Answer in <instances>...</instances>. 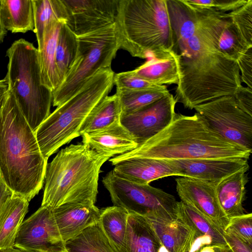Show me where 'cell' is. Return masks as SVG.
Masks as SVG:
<instances>
[{"mask_svg": "<svg viewBox=\"0 0 252 252\" xmlns=\"http://www.w3.org/2000/svg\"><path fill=\"white\" fill-rule=\"evenodd\" d=\"M176 103L174 96L169 93L136 112L122 114L121 123L139 145L170 124L176 113Z\"/></svg>", "mask_w": 252, "mask_h": 252, "instance_id": "13", "label": "cell"}, {"mask_svg": "<svg viewBox=\"0 0 252 252\" xmlns=\"http://www.w3.org/2000/svg\"><path fill=\"white\" fill-rule=\"evenodd\" d=\"M0 179H1V178H0Z\"/></svg>", "mask_w": 252, "mask_h": 252, "instance_id": "50", "label": "cell"}, {"mask_svg": "<svg viewBox=\"0 0 252 252\" xmlns=\"http://www.w3.org/2000/svg\"><path fill=\"white\" fill-rule=\"evenodd\" d=\"M186 1L200 9H212L226 13L233 11L246 3L248 0H185Z\"/></svg>", "mask_w": 252, "mask_h": 252, "instance_id": "38", "label": "cell"}, {"mask_svg": "<svg viewBox=\"0 0 252 252\" xmlns=\"http://www.w3.org/2000/svg\"><path fill=\"white\" fill-rule=\"evenodd\" d=\"M115 24L120 49L132 57L158 58L173 50L166 0H119Z\"/></svg>", "mask_w": 252, "mask_h": 252, "instance_id": "5", "label": "cell"}, {"mask_svg": "<svg viewBox=\"0 0 252 252\" xmlns=\"http://www.w3.org/2000/svg\"><path fill=\"white\" fill-rule=\"evenodd\" d=\"M8 86L6 79L0 80V108L8 92Z\"/></svg>", "mask_w": 252, "mask_h": 252, "instance_id": "44", "label": "cell"}, {"mask_svg": "<svg viewBox=\"0 0 252 252\" xmlns=\"http://www.w3.org/2000/svg\"><path fill=\"white\" fill-rule=\"evenodd\" d=\"M66 252L65 251H63V252Z\"/></svg>", "mask_w": 252, "mask_h": 252, "instance_id": "49", "label": "cell"}, {"mask_svg": "<svg viewBox=\"0 0 252 252\" xmlns=\"http://www.w3.org/2000/svg\"><path fill=\"white\" fill-rule=\"evenodd\" d=\"M114 84L118 89L126 90L158 89L165 86L158 85L139 78L134 75L131 70L115 74Z\"/></svg>", "mask_w": 252, "mask_h": 252, "instance_id": "36", "label": "cell"}, {"mask_svg": "<svg viewBox=\"0 0 252 252\" xmlns=\"http://www.w3.org/2000/svg\"><path fill=\"white\" fill-rule=\"evenodd\" d=\"M144 217L169 252H184L189 243L198 238L195 230L177 214L173 219Z\"/></svg>", "mask_w": 252, "mask_h": 252, "instance_id": "19", "label": "cell"}, {"mask_svg": "<svg viewBox=\"0 0 252 252\" xmlns=\"http://www.w3.org/2000/svg\"><path fill=\"white\" fill-rule=\"evenodd\" d=\"M100 211L98 223L118 252L125 241L129 213L124 208L116 206Z\"/></svg>", "mask_w": 252, "mask_h": 252, "instance_id": "31", "label": "cell"}, {"mask_svg": "<svg viewBox=\"0 0 252 252\" xmlns=\"http://www.w3.org/2000/svg\"><path fill=\"white\" fill-rule=\"evenodd\" d=\"M14 247L26 252L65 251L52 209L41 207L24 220L17 235Z\"/></svg>", "mask_w": 252, "mask_h": 252, "instance_id": "11", "label": "cell"}, {"mask_svg": "<svg viewBox=\"0 0 252 252\" xmlns=\"http://www.w3.org/2000/svg\"><path fill=\"white\" fill-rule=\"evenodd\" d=\"M6 32L7 31L3 28L0 20V44L3 42Z\"/></svg>", "mask_w": 252, "mask_h": 252, "instance_id": "45", "label": "cell"}, {"mask_svg": "<svg viewBox=\"0 0 252 252\" xmlns=\"http://www.w3.org/2000/svg\"><path fill=\"white\" fill-rule=\"evenodd\" d=\"M77 51V35L64 22L60 30L56 50V65L61 83L72 66Z\"/></svg>", "mask_w": 252, "mask_h": 252, "instance_id": "32", "label": "cell"}, {"mask_svg": "<svg viewBox=\"0 0 252 252\" xmlns=\"http://www.w3.org/2000/svg\"><path fill=\"white\" fill-rule=\"evenodd\" d=\"M249 47L229 19L219 40V51L229 59L237 61Z\"/></svg>", "mask_w": 252, "mask_h": 252, "instance_id": "34", "label": "cell"}, {"mask_svg": "<svg viewBox=\"0 0 252 252\" xmlns=\"http://www.w3.org/2000/svg\"><path fill=\"white\" fill-rule=\"evenodd\" d=\"M248 159L243 158H204L165 160L174 169L176 176L218 183L247 167Z\"/></svg>", "mask_w": 252, "mask_h": 252, "instance_id": "15", "label": "cell"}, {"mask_svg": "<svg viewBox=\"0 0 252 252\" xmlns=\"http://www.w3.org/2000/svg\"><path fill=\"white\" fill-rule=\"evenodd\" d=\"M66 252H117L101 229L98 221L64 243Z\"/></svg>", "mask_w": 252, "mask_h": 252, "instance_id": "30", "label": "cell"}, {"mask_svg": "<svg viewBox=\"0 0 252 252\" xmlns=\"http://www.w3.org/2000/svg\"><path fill=\"white\" fill-rule=\"evenodd\" d=\"M114 206L122 207L129 214L176 218L177 202L175 197L163 190L148 185H140L124 179L113 170L103 178Z\"/></svg>", "mask_w": 252, "mask_h": 252, "instance_id": "9", "label": "cell"}, {"mask_svg": "<svg viewBox=\"0 0 252 252\" xmlns=\"http://www.w3.org/2000/svg\"><path fill=\"white\" fill-rule=\"evenodd\" d=\"M0 20L3 28L12 33L33 31L32 0H0Z\"/></svg>", "mask_w": 252, "mask_h": 252, "instance_id": "26", "label": "cell"}, {"mask_svg": "<svg viewBox=\"0 0 252 252\" xmlns=\"http://www.w3.org/2000/svg\"><path fill=\"white\" fill-rule=\"evenodd\" d=\"M64 20L53 22L46 29L42 48L38 51V59L42 84L53 93L61 85L56 62V50L59 34Z\"/></svg>", "mask_w": 252, "mask_h": 252, "instance_id": "24", "label": "cell"}, {"mask_svg": "<svg viewBox=\"0 0 252 252\" xmlns=\"http://www.w3.org/2000/svg\"><path fill=\"white\" fill-rule=\"evenodd\" d=\"M198 9L195 32L178 55L179 83L174 96L176 102L190 110L220 97L233 95L242 86L237 61L218 49L220 36L229 20L227 13Z\"/></svg>", "mask_w": 252, "mask_h": 252, "instance_id": "1", "label": "cell"}, {"mask_svg": "<svg viewBox=\"0 0 252 252\" xmlns=\"http://www.w3.org/2000/svg\"><path fill=\"white\" fill-rule=\"evenodd\" d=\"M81 136L83 143L109 158L129 152L138 146L135 138L121 121L102 130Z\"/></svg>", "mask_w": 252, "mask_h": 252, "instance_id": "17", "label": "cell"}, {"mask_svg": "<svg viewBox=\"0 0 252 252\" xmlns=\"http://www.w3.org/2000/svg\"><path fill=\"white\" fill-rule=\"evenodd\" d=\"M198 252H233L227 244L208 245L199 249Z\"/></svg>", "mask_w": 252, "mask_h": 252, "instance_id": "42", "label": "cell"}, {"mask_svg": "<svg viewBox=\"0 0 252 252\" xmlns=\"http://www.w3.org/2000/svg\"><path fill=\"white\" fill-rule=\"evenodd\" d=\"M241 73V82L252 89V46L249 47L237 61Z\"/></svg>", "mask_w": 252, "mask_h": 252, "instance_id": "39", "label": "cell"}, {"mask_svg": "<svg viewBox=\"0 0 252 252\" xmlns=\"http://www.w3.org/2000/svg\"><path fill=\"white\" fill-rule=\"evenodd\" d=\"M194 109L216 133L252 151V116L239 107L233 95L220 97Z\"/></svg>", "mask_w": 252, "mask_h": 252, "instance_id": "10", "label": "cell"}, {"mask_svg": "<svg viewBox=\"0 0 252 252\" xmlns=\"http://www.w3.org/2000/svg\"><path fill=\"white\" fill-rule=\"evenodd\" d=\"M233 96L239 107L252 116V89L242 85Z\"/></svg>", "mask_w": 252, "mask_h": 252, "instance_id": "40", "label": "cell"}, {"mask_svg": "<svg viewBox=\"0 0 252 252\" xmlns=\"http://www.w3.org/2000/svg\"><path fill=\"white\" fill-rule=\"evenodd\" d=\"M198 250H199V249H197L195 251V252H198Z\"/></svg>", "mask_w": 252, "mask_h": 252, "instance_id": "48", "label": "cell"}, {"mask_svg": "<svg viewBox=\"0 0 252 252\" xmlns=\"http://www.w3.org/2000/svg\"><path fill=\"white\" fill-rule=\"evenodd\" d=\"M66 24L77 36L115 23L119 0H63Z\"/></svg>", "mask_w": 252, "mask_h": 252, "instance_id": "12", "label": "cell"}, {"mask_svg": "<svg viewBox=\"0 0 252 252\" xmlns=\"http://www.w3.org/2000/svg\"><path fill=\"white\" fill-rule=\"evenodd\" d=\"M114 72L102 68L88 79L69 99L50 113L34 131L43 157L48 158L80 135V129L93 109L110 92Z\"/></svg>", "mask_w": 252, "mask_h": 252, "instance_id": "6", "label": "cell"}, {"mask_svg": "<svg viewBox=\"0 0 252 252\" xmlns=\"http://www.w3.org/2000/svg\"><path fill=\"white\" fill-rule=\"evenodd\" d=\"M224 237L227 244L233 252H252V246L241 239L231 229L226 228Z\"/></svg>", "mask_w": 252, "mask_h": 252, "instance_id": "41", "label": "cell"}, {"mask_svg": "<svg viewBox=\"0 0 252 252\" xmlns=\"http://www.w3.org/2000/svg\"><path fill=\"white\" fill-rule=\"evenodd\" d=\"M122 114L117 94L106 96L88 116L80 129V135L102 130L120 121Z\"/></svg>", "mask_w": 252, "mask_h": 252, "instance_id": "28", "label": "cell"}, {"mask_svg": "<svg viewBox=\"0 0 252 252\" xmlns=\"http://www.w3.org/2000/svg\"><path fill=\"white\" fill-rule=\"evenodd\" d=\"M77 38L78 51L73 64L53 93L54 106L69 99L98 70L110 67L120 49L115 23Z\"/></svg>", "mask_w": 252, "mask_h": 252, "instance_id": "8", "label": "cell"}, {"mask_svg": "<svg viewBox=\"0 0 252 252\" xmlns=\"http://www.w3.org/2000/svg\"><path fill=\"white\" fill-rule=\"evenodd\" d=\"M176 214L195 230L196 236L203 244H227L223 229L182 201L177 202Z\"/></svg>", "mask_w": 252, "mask_h": 252, "instance_id": "27", "label": "cell"}, {"mask_svg": "<svg viewBox=\"0 0 252 252\" xmlns=\"http://www.w3.org/2000/svg\"><path fill=\"white\" fill-rule=\"evenodd\" d=\"M48 159L8 92L0 108V176L13 194L30 201L42 189Z\"/></svg>", "mask_w": 252, "mask_h": 252, "instance_id": "2", "label": "cell"}, {"mask_svg": "<svg viewBox=\"0 0 252 252\" xmlns=\"http://www.w3.org/2000/svg\"><path fill=\"white\" fill-rule=\"evenodd\" d=\"M112 170L118 176L140 185L176 176L173 167L165 160L146 158H132L121 161Z\"/></svg>", "mask_w": 252, "mask_h": 252, "instance_id": "18", "label": "cell"}, {"mask_svg": "<svg viewBox=\"0 0 252 252\" xmlns=\"http://www.w3.org/2000/svg\"><path fill=\"white\" fill-rule=\"evenodd\" d=\"M0 252H26L17 248H10L0 250Z\"/></svg>", "mask_w": 252, "mask_h": 252, "instance_id": "47", "label": "cell"}, {"mask_svg": "<svg viewBox=\"0 0 252 252\" xmlns=\"http://www.w3.org/2000/svg\"><path fill=\"white\" fill-rule=\"evenodd\" d=\"M132 72L143 79L162 86L178 84V55L171 51L161 57H152Z\"/></svg>", "mask_w": 252, "mask_h": 252, "instance_id": "25", "label": "cell"}, {"mask_svg": "<svg viewBox=\"0 0 252 252\" xmlns=\"http://www.w3.org/2000/svg\"><path fill=\"white\" fill-rule=\"evenodd\" d=\"M244 167L219 182L216 193L220 206L225 216L230 218L244 214L243 203L246 193L248 179Z\"/></svg>", "mask_w": 252, "mask_h": 252, "instance_id": "22", "label": "cell"}, {"mask_svg": "<svg viewBox=\"0 0 252 252\" xmlns=\"http://www.w3.org/2000/svg\"><path fill=\"white\" fill-rule=\"evenodd\" d=\"M6 56L8 89L34 132L50 114L53 98V92L41 82L38 49L20 38L7 49Z\"/></svg>", "mask_w": 252, "mask_h": 252, "instance_id": "7", "label": "cell"}, {"mask_svg": "<svg viewBox=\"0 0 252 252\" xmlns=\"http://www.w3.org/2000/svg\"><path fill=\"white\" fill-rule=\"evenodd\" d=\"M166 5L174 38L172 51L178 55L195 32L199 10L185 0H166Z\"/></svg>", "mask_w": 252, "mask_h": 252, "instance_id": "20", "label": "cell"}, {"mask_svg": "<svg viewBox=\"0 0 252 252\" xmlns=\"http://www.w3.org/2000/svg\"><path fill=\"white\" fill-rule=\"evenodd\" d=\"M13 193L5 183L0 179V209L5 202L12 196Z\"/></svg>", "mask_w": 252, "mask_h": 252, "instance_id": "43", "label": "cell"}, {"mask_svg": "<svg viewBox=\"0 0 252 252\" xmlns=\"http://www.w3.org/2000/svg\"><path fill=\"white\" fill-rule=\"evenodd\" d=\"M227 14L245 43L252 46V0H248L244 5Z\"/></svg>", "mask_w": 252, "mask_h": 252, "instance_id": "35", "label": "cell"}, {"mask_svg": "<svg viewBox=\"0 0 252 252\" xmlns=\"http://www.w3.org/2000/svg\"><path fill=\"white\" fill-rule=\"evenodd\" d=\"M34 28L38 50L42 48L45 31L54 22L67 20V13L63 0H32Z\"/></svg>", "mask_w": 252, "mask_h": 252, "instance_id": "29", "label": "cell"}, {"mask_svg": "<svg viewBox=\"0 0 252 252\" xmlns=\"http://www.w3.org/2000/svg\"><path fill=\"white\" fill-rule=\"evenodd\" d=\"M176 191L181 199L225 230L229 222L219 204L216 193L217 183L189 177L176 179Z\"/></svg>", "mask_w": 252, "mask_h": 252, "instance_id": "14", "label": "cell"}, {"mask_svg": "<svg viewBox=\"0 0 252 252\" xmlns=\"http://www.w3.org/2000/svg\"><path fill=\"white\" fill-rule=\"evenodd\" d=\"M29 201L13 194L0 209V250L14 247L15 239L28 212Z\"/></svg>", "mask_w": 252, "mask_h": 252, "instance_id": "23", "label": "cell"}, {"mask_svg": "<svg viewBox=\"0 0 252 252\" xmlns=\"http://www.w3.org/2000/svg\"><path fill=\"white\" fill-rule=\"evenodd\" d=\"M231 229L241 239L252 246V214L230 218L226 228Z\"/></svg>", "mask_w": 252, "mask_h": 252, "instance_id": "37", "label": "cell"}, {"mask_svg": "<svg viewBox=\"0 0 252 252\" xmlns=\"http://www.w3.org/2000/svg\"><path fill=\"white\" fill-rule=\"evenodd\" d=\"M170 92L166 86L158 89L143 90H116L122 114L136 112L160 99Z\"/></svg>", "mask_w": 252, "mask_h": 252, "instance_id": "33", "label": "cell"}, {"mask_svg": "<svg viewBox=\"0 0 252 252\" xmlns=\"http://www.w3.org/2000/svg\"><path fill=\"white\" fill-rule=\"evenodd\" d=\"M252 151L224 139L212 130L195 113H175L170 124L129 152L109 159L113 165L132 158L162 160L204 158L249 159Z\"/></svg>", "mask_w": 252, "mask_h": 252, "instance_id": "3", "label": "cell"}, {"mask_svg": "<svg viewBox=\"0 0 252 252\" xmlns=\"http://www.w3.org/2000/svg\"><path fill=\"white\" fill-rule=\"evenodd\" d=\"M196 240V239L195 240L189 243L188 244V245L187 246V247L186 248V249H185L184 252H195V251L197 249H194V243H195Z\"/></svg>", "mask_w": 252, "mask_h": 252, "instance_id": "46", "label": "cell"}, {"mask_svg": "<svg viewBox=\"0 0 252 252\" xmlns=\"http://www.w3.org/2000/svg\"><path fill=\"white\" fill-rule=\"evenodd\" d=\"M118 252H169L144 216L129 214L125 241Z\"/></svg>", "mask_w": 252, "mask_h": 252, "instance_id": "21", "label": "cell"}, {"mask_svg": "<svg viewBox=\"0 0 252 252\" xmlns=\"http://www.w3.org/2000/svg\"><path fill=\"white\" fill-rule=\"evenodd\" d=\"M52 210L55 223L64 243L97 222L100 213L95 204L90 201L67 203Z\"/></svg>", "mask_w": 252, "mask_h": 252, "instance_id": "16", "label": "cell"}, {"mask_svg": "<svg viewBox=\"0 0 252 252\" xmlns=\"http://www.w3.org/2000/svg\"><path fill=\"white\" fill-rule=\"evenodd\" d=\"M110 158L83 143L62 149L47 164L41 206L53 209L70 202L95 204L101 167Z\"/></svg>", "mask_w": 252, "mask_h": 252, "instance_id": "4", "label": "cell"}]
</instances>
